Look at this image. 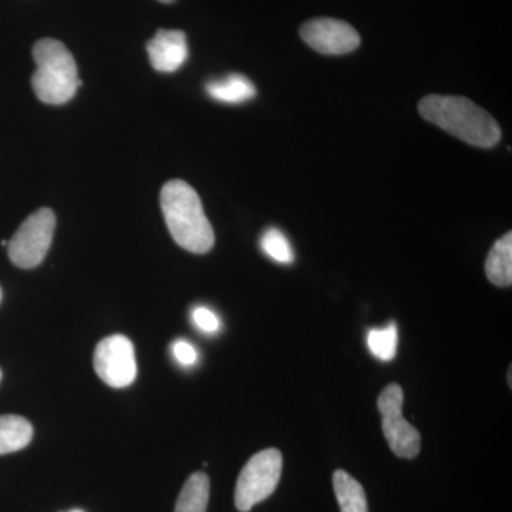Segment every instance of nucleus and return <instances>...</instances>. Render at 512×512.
<instances>
[{
  "instance_id": "f257e3e1",
  "label": "nucleus",
  "mask_w": 512,
  "mask_h": 512,
  "mask_svg": "<svg viewBox=\"0 0 512 512\" xmlns=\"http://www.w3.org/2000/svg\"><path fill=\"white\" fill-rule=\"evenodd\" d=\"M424 120L474 147L491 148L501 140V128L488 111L460 96L430 94L419 103Z\"/></svg>"
},
{
  "instance_id": "f03ea898",
  "label": "nucleus",
  "mask_w": 512,
  "mask_h": 512,
  "mask_svg": "<svg viewBox=\"0 0 512 512\" xmlns=\"http://www.w3.org/2000/svg\"><path fill=\"white\" fill-rule=\"evenodd\" d=\"M161 211L174 241L192 254H207L215 244L198 192L183 180H171L160 195Z\"/></svg>"
},
{
  "instance_id": "7ed1b4c3",
  "label": "nucleus",
  "mask_w": 512,
  "mask_h": 512,
  "mask_svg": "<svg viewBox=\"0 0 512 512\" xmlns=\"http://www.w3.org/2000/svg\"><path fill=\"white\" fill-rule=\"evenodd\" d=\"M36 70L32 77L37 99L52 106L66 104L82 86L76 60L62 42L42 39L33 47Z\"/></svg>"
},
{
  "instance_id": "20e7f679",
  "label": "nucleus",
  "mask_w": 512,
  "mask_h": 512,
  "mask_svg": "<svg viewBox=\"0 0 512 512\" xmlns=\"http://www.w3.org/2000/svg\"><path fill=\"white\" fill-rule=\"evenodd\" d=\"M282 464L284 458L276 448L259 451L249 458L235 487V507L238 511L249 512L256 504L274 494L281 480Z\"/></svg>"
},
{
  "instance_id": "39448f33",
  "label": "nucleus",
  "mask_w": 512,
  "mask_h": 512,
  "mask_svg": "<svg viewBox=\"0 0 512 512\" xmlns=\"http://www.w3.org/2000/svg\"><path fill=\"white\" fill-rule=\"evenodd\" d=\"M55 228L56 215L50 208L33 212L8 242L10 261L22 269L42 264L52 245Z\"/></svg>"
},
{
  "instance_id": "423d86ee",
  "label": "nucleus",
  "mask_w": 512,
  "mask_h": 512,
  "mask_svg": "<svg viewBox=\"0 0 512 512\" xmlns=\"http://www.w3.org/2000/svg\"><path fill=\"white\" fill-rule=\"evenodd\" d=\"M404 393L400 384L392 383L380 393L377 409L382 414L384 437L397 457L412 460L419 456L421 437L419 430L404 419L402 410Z\"/></svg>"
},
{
  "instance_id": "0eeeda50",
  "label": "nucleus",
  "mask_w": 512,
  "mask_h": 512,
  "mask_svg": "<svg viewBox=\"0 0 512 512\" xmlns=\"http://www.w3.org/2000/svg\"><path fill=\"white\" fill-rule=\"evenodd\" d=\"M94 370L104 383L124 389L137 377L136 350L131 340L113 335L101 340L94 352Z\"/></svg>"
},
{
  "instance_id": "6e6552de",
  "label": "nucleus",
  "mask_w": 512,
  "mask_h": 512,
  "mask_svg": "<svg viewBox=\"0 0 512 512\" xmlns=\"http://www.w3.org/2000/svg\"><path fill=\"white\" fill-rule=\"evenodd\" d=\"M301 37L306 45L322 55H348L360 46L357 30L339 19L309 20L301 28Z\"/></svg>"
},
{
  "instance_id": "1a4fd4ad",
  "label": "nucleus",
  "mask_w": 512,
  "mask_h": 512,
  "mask_svg": "<svg viewBox=\"0 0 512 512\" xmlns=\"http://www.w3.org/2000/svg\"><path fill=\"white\" fill-rule=\"evenodd\" d=\"M147 53L157 72H177L188 59L187 36L181 30L160 29L147 43Z\"/></svg>"
},
{
  "instance_id": "9d476101",
  "label": "nucleus",
  "mask_w": 512,
  "mask_h": 512,
  "mask_svg": "<svg viewBox=\"0 0 512 512\" xmlns=\"http://www.w3.org/2000/svg\"><path fill=\"white\" fill-rule=\"evenodd\" d=\"M205 90L212 100L225 104L245 103L256 96L255 84L242 74H229L222 79L211 80Z\"/></svg>"
},
{
  "instance_id": "9b49d317",
  "label": "nucleus",
  "mask_w": 512,
  "mask_h": 512,
  "mask_svg": "<svg viewBox=\"0 0 512 512\" xmlns=\"http://www.w3.org/2000/svg\"><path fill=\"white\" fill-rule=\"evenodd\" d=\"M485 274L491 284L507 288L512 284V234L507 232L491 248L485 262Z\"/></svg>"
},
{
  "instance_id": "f8f14e48",
  "label": "nucleus",
  "mask_w": 512,
  "mask_h": 512,
  "mask_svg": "<svg viewBox=\"0 0 512 512\" xmlns=\"http://www.w3.org/2000/svg\"><path fill=\"white\" fill-rule=\"evenodd\" d=\"M33 439V427L20 416H0V456L28 447Z\"/></svg>"
},
{
  "instance_id": "ddd939ff",
  "label": "nucleus",
  "mask_w": 512,
  "mask_h": 512,
  "mask_svg": "<svg viewBox=\"0 0 512 512\" xmlns=\"http://www.w3.org/2000/svg\"><path fill=\"white\" fill-rule=\"evenodd\" d=\"M333 488L339 501L340 512H369L365 488L345 470L335 471Z\"/></svg>"
},
{
  "instance_id": "4468645a",
  "label": "nucleus",
  "mask_w": 512,
  "mask_h": 512,
  "mask_svg": "<svg viewBox=\"0 0 512 512\" xmlns=\"http://www.w3.org/2000/svg\"><path fill=\"white\" fill-rule=\"evenodd\" d=\"M208 501L210 478L205 473H194L181 490L175 512H207Z\"/></svg>"
},
{
  "instance_id": "2eb2a0df",
  "label": "nucleus",
  "mask_w": 512,
  "mask_h": 512,
  "mask_svg": "<svg viewBox=\"0 0 512 512\" xmlns=\"http://www.w3.org/2000/svg\"><path fill=\"white\" fill-rule=\"evenodd\" d=\"M367 346L377 359L390 362L396 357L397 326L392 322L383 329H372L367 335Z\"/></svg>"
},
{
  "instance_id": "dca6fc26",
  "label": "nucleus",
  "mask_w": 512,
  "mask_h": 512,
  "mask_svg": "<svg viewBox=\"0 0 512 512\" xmlns=\"http://www.w3.org/2000/svg\"><path fill=\"white\" fill-rule=\"evenodd\" d=\"M261 248L266 256L278 264H292L295 255H293L292 245L284 232L278 228L266 229L261 238Z\"/></svg>"
},
{
  "instance_id": "f3484780",
  "label": "nucleus",
  "mask_w": 512,
  "mask_h": 512,
  "mask_svg": "<svg viewBox=\"0 0 512 512\" xmlns=\"http://www.w3.org/2000/svg\"><path fill=\"white\" fill-rule=\"evenodd\" d=\"M192 320H194L195 326L205 333H215L221 328L218 316L211 309L204 308V306H198L192 311Z\"/></svg>"
},
{
  "instance_id": "a211bd4d",
  "label": "nucleus",
  "mask_w": 512,
  "mask_h": 512,
  "mask_svg": "<svg viewBox=\"0 0 512 512\" xmlns=\"http://www.w3.org/2000/svg\"><path fill=\"white\" fill-rule=\"evenodd\" d=\"M173 355L180 365L194 366L198 362V352L187 340H175Z\"/></svg>"
},
{
  "instance_id": "6ab92c4d",
  "label": "nucleus",
  "mask_w": 512,
  "mask_h": 512,
  "mask_svg": "<svg viewBox=\"0 0 512 512\" xmlns=\"http://www.w3.org/2000/svg\"><path fill=\"white\" fill-rule=\"evenodd\" d=\"M160 2H163V3H173V2H175V0H160Z\"/></svg>"
},
{
  "instance_id": "aec40b11",
  "label": "nucleus",
  "mask_w": 512,
  "mask_h": 512,
  "mask_svg": "<svg viewBox=\"0 0 512 512\" xmlns=\"http://www.w3.org/2000/svg\"><path fill=\"white\" fill-rule=\"evenodd\" d=\"M69 512H84L82 510H72V511H69Z\"/></svg>"
},
{
  "instance_id": "412c9836",
  "label": "nucleus",
  "mask_w": 512,
  "mask_h": 512,
  "mask_svg": "<svg viewBox=\"0 0 512 512\" xmlns=\"http://www.w3.org/2000/svg\"><path fill=\"white\" fill-rule=\"evenodd\" d=\"M0 301H2V289H0Z\"/></svg>"
},
{
  "instance_id": "4be33fe9",
  "label": "nucleus",
  "mask_w": 512,
  "mask_h": 512,
  "mask_svg": "<svg viewBox=\"0 0 512 512\" xmlns=\"http://www.w3.org/2000/svg\"><path fill=\"white\" fill-rule=\"evenodd\" d=\"M0 379H2V372H0Z\"/></svg>"
}]
</instances>
